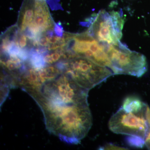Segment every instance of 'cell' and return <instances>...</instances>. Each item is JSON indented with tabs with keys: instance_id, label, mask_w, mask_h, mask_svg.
Here are the masks:
<instances>
[{
	"instance_id": "6da1fadb",
	"label": "cell",
	"mask_w": 150,
	"mask_h": 150,
	"mask_svg": "<svg viewBox=\"0 0 150 150\" xmlns=\"http://www.w3.org/2000/svg\"><path fill=\"white\" fill-rule=\"evenodd\" d=\"M88 91L64 74L46 82L31 96L42 110L48 131L64 142L78 144L92 125Z\"/></svg>"
},
{
	"instance_id": "7a4b0ae2",
	"label": "cell",
	"mask_w": 150,
	"mask_h": 150,
	"mask_svg": "<svg viewBox=\"0 0 150 150\" xmlns=\"http://www.w3.org/2000/svg\"><path fill=\"white\" fill-rule=\"evenodd\" d=\"M65 63V74L79 86L88 90L103 82L113 74L108 67L80 56L67 60Z\"/></svg>"
},
{
	"instance_id": "3957f363",
	"label": "cell",
	"mask_w": 150,
	"mask_h": 150,
	"mask_svg": "<svg viewBox=\"0 0 150 150\" xmlns=\"http://www.w3.org/2000/svg\"><path fill=\"white\" fill-rule=\"evenodd\" d=\"M108 54L110 60V69L114 74L142 76L146 72L148 64L143 54L131 51L121 42L109 44Z\"/></svg>"
},
{
	"instance_id": "277c9868",
	"label": "cell",
	"mask_w": 150,
	"mask_h": 150,
	"mask_svg": "<svg viewBox=\"0 0 150 150\" xmlns=\"http://www.w3.org/2000/svg\"><path fill=\"white\" fill-rule=\"evenodd\" d=\"M124 21L119 12L102 10L88 21L90 26L86 32L101 43L117 44L122 38Z\"/></svg>"
},
{
	"instance_id": "5b68a950",
	"label": "cell",
	"mask_w": 150,
	"mask_h": 150,
	"mask_svg": "<svg viewBox=\"0 0 150 150\" xmlns=\"http://www.w3.org/2000/svg\"><path fill=\"white\" fill-rule=\"evenodd\" d=\"M146 110L143 113L138 114L128 112L121 108L110 118L109 129L115 134L127 135L145 141L150 128L146 118Z\"/></svg>"
},
{
	"instance_id": "8992f818",
	"label": "cell",
	"mask_w": 150,
	"mask_h": 150,
	"mask_svg": "<svg viewBox=\"0 0 150 150\" xmlns=\"http://www.w3.org/2000/svg\"><path fill=\"white\" fill-rule=\"evenodd\" d=\"M148 105L135 96H129L123 101L122 108L128 112L142 113L145 112Z\"/></svg>"
},
{
	"instance_id": "52a82bcc",
	"label": "cell",
	"mask_w": 150,
	"mask_h": 150,
	"mask_svg": "<svg viewBox=\"0 0 150 150\" xmlns=\"http://www.w3.org/2000/svg\"><path fill=\"white\" fill-rule=\"evenodd\" d=\"M25 11L23 17L21 26V31H23L28 27L32 21L34 8V0H25L24 4Z\"/></svg>"
},
{
	"instance_id": "ba28073f",
	"label": "cell",
	"mask_w": 150,
	"mask_h": 150,
	"mask_svg": "<svg viewBox=\"0 0 150 150\" xmlns=\"http://www.w3.org/2000/svg\"><path fill=\"white\" fill-rule=\"evenodd\" d=\"M54 30H55V33L58 36H59L60 37H62L63 36L64 31L61 23L59 22L55 24Z\"/></svg>"
},
{
	"instance_id": "9c48e42d",
	"label": "cell",
	"mask_w": 150,
	"mask_h": 150,
	"mask_svg": "<svg viewBox=\"0 0 150 150\" xmlns=\"http://www.w3.org/2000/svg\"><path fill=\"white\" fill-rule=\"evenodd\" d=\"M18 42L21 48H23L25 47L27 44V38H26V35H21L19 39Z\"/></svg>"
},
{
	"instance_id": "30bf717a",
	"label": "cell",
	"mask_w": 150,
	"mask_h": 150,
	"mask_svg": "<svg viewBox=\"0 0 150 150\" xmlns=\"http://www.w3.org/2000/svg\"><path fill=\"white\" fill-rule=\"evenodd\" d=\"M49 43L48 38L46 36H44L43 37L41 36L39 40V45L43 47L48 46Z\"/></svg>"
},
{
	"instance_id": "8fae6325",
	"label": "cell",
	"mask_w": 150,
	"mask_h": 150,
	"mask_svg": "<svg viewBox=\"0 0 150 150\" xmlns=\"http://www.w3.org/2000/svg\"><path fill=\"white\" fill-rule=\"evenodd\" d=\"M62 38L57 36H52V37L49 38H48L49 43L51 44H55L58 42Z\"/></svg>"
},
{
	"instance_id": "7c38bea8",
	"label": "cell",
	"mask_w": 150,
	"mask_h": 150,
	"mask_svg": "<svg viewBox=\"0 0 150 150\" xmlns=\"http://www.w3.org/2000/svg\"><path fill=\"white\" fill-rule=\"evenodd\" d=\"M51 56L54 63L59 61L60 58H61V57H62V56L60 54H58V53H56V52L52 53V54H51Z\"/></svg>"
},
{
	"instance_id": "4fadbf2b",
	"label": "cell",
	"mask_w": 150,
	"mask_h": 150,
	"mask_svg": "<svg viewBox=\"0 0 150 150\" xmlns=\"http://www.w3.org/2000/svg\"><path fill=\"white\" fill-rule=\"evenodd\" d=\"M145 144L149 149H150V128L147 136L145 139Z\"/></svg>"
},
{
	"instance_id": "5bb4252c",
	"label": "cell",
	"mask_w": 150,
	"mask_h": 150,
	"mask_svg": "<svg viewBox=\"0 0 150 150\" xmlns=\"http://www.w3.org/2000/svg\"><path fill=\"white\" fill-rule=\"evenodd\" d=\"M105 149H123V148L119 147L117 146H114V145H106V146L104 147Z\"/></svg>"
},
{
	"instance_id": "9a60e30c",
	"label": "cell",
	"mask_w": 150,
	"mask_h": 150,
	"mask_svg": "<svg viewBox=\"0 0 150 150\" xmlns=\"http://www.w3.org/2000/svg\"><path fill=\"white\" fill-rule=\"evenodd\" d=\"M45 1H46V0H45Z\"/></svg>"
}]
</instances>
